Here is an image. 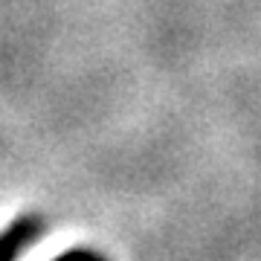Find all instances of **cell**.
I'll return each instance as SVG.
<instances>
[{
    "instance_id": "cell-1",
    "label": "cell",
    "mask_w": 261,
    "mask_h": 261,
    "mask_svg": "<svg viewBox=\"0 0 261 261\" xmlns=\"http://www.w3.org/2000/svg\"><path fill=\"white\" fill-rule=\"evenodd\" d=\"M38 229H41V224H38L35 218H20V221H15L9 226V232L0 235V258H12L23 244H29L35 238Z\"/></svg>"
}]
</instances>
